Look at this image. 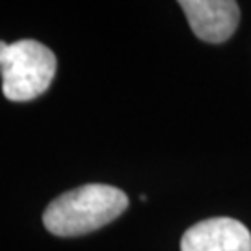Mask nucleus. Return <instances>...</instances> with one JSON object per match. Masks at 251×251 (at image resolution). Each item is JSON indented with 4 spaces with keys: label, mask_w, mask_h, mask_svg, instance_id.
I'll return each instance as SVG.
<instances>
[{
    "label": "nucleus",
    "mask_w": 251,
    "mask_h": 251,
    "mask_svg": "<svg viewBox=\"0 0 251 251\" xmlns=\"http://www.w3.org/2000/svg\"><path fill=\"white\" fill-rule=\"evenodd\" d=\"M128 206L123 190L108 184H84L56 198L45 208L43 225L56 236H80L114 222Z\"/></svg>",
    "instance_id": "nucleus-1"
},
{
    "label": "nucleus",
    "mask_w": 251,
    "mask_h": 251,
    "mask_svg": "<svg viewBox=\"0 0 251 251\" xmlns=\"http://www.w3.org/2000/svg\"><path fill=\"white\" fill-rule=\"evenodd\" d=\"M194 34L206 43H224L234 34L240 9L233 0H180Z\"/></svg>",
    "instance_id": "nucleus-3"
},
{
    "label": "nucleus",
    "mask_w": 251,
    "mask_h": 251,
    "mask_svg": "<svg viewBox=\"0 0 251 251\" xmlns=\"http://www.w3.org/2000/svg\"><path fill=\"white\" fill-rule=\"evenodd\" d=\"M180 251H251V233L234 218H208L182 234Z\"/></svg>",
    "instance_id": "nucleus-4"
},
{
    "label": "nucleus",
    "mask_w": 251,
    "mask_h": 251,
    "mask_svg": "<svg viewBox=\"0 0 251 251\" xmlns=\"http://www.w3.org/2000/svg\"><path fill=\"white\" fill-rule=\"evenodd\" d=\"M2 91L8 100L25 102L43 95L56 75V56L36 39L0 41Z\"/></svg>",
    "instance_id": "nucleus-2"
}]
</instances>
